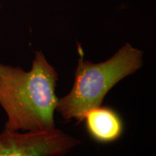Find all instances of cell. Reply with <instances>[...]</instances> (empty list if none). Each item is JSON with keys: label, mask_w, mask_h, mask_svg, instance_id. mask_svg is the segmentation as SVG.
Returning <instances> with one entry per match:
<instances>
[{"label": "cell", "mask_w": 156, "mask_h": 156, "mask_svg": "<svg viewBox=\"0 0 156 156\" xmlns=\"http://www.w3.org/2000/svg\"><path fill=\"white\" fill-rule=\"evenodd\" d=\"M58 77L41 51L35 53L29 71L0 63V106L7 118L5 129L30 132L56 128Z\"/></svg>", "instance_id": "1"}, {"label": "cell", "mask_w": 156, "mask_h": 156, "mask_svg": "<svg viewBox=\"0 0 156 156\" xmlns=\"http://www.w3.org/2000/svg\"><path fill=\"white\" fill-rule=\"evenodd\" d=\"M78 45L80 57L74 85L67 95L58 98L56 110L66 121L75 119L80 124L88 111L102 105L107 93L119 82L142 67L143 52L126 43L109 59L94 64L83 59V50Z\"/></svg>", "instance_id": "2"}, {"label": "cell", "mask_w": 156, "mask_h": 156, "mask_svg": "<svg viewBox=\"0 0 156 156\" xmlns=\"http://www.w3.org/2000/svg\"><path fill=\"white\" fill-rule=\"evenodd\" d=\"M80 143L62 130L12 132L0 134V156H62Z\"/></svg>", "instance_id": "3"}, {"label": "cell", "mask_w": 156, "mask_h": 156, "mask_svg": "<svg viewBox=\"0 0 156 156\" xmlns=\"http://www.w3.org/2000/svg\"><path fill=\"white\" fill-rule=\"evenodd\" d=\"M83 122L90 137L101 144L117 141L124 131L121 115L109 106L101 105L90 109L85 114Z\"/></svg>", "instance_id": "4"}, {"label": "cell", "mask_w": 156, "mask_h": 156, "mask_svg": "<svg viewBox=\"0 0 156 156\" xmlns=\"http://www.w3.org/2000/svg\"><path fill=\"white\" fill-rule=\"evenodd\" d=\"M0 8H1V6H0Z\"/></svg>", "instance_id": "5"}]
</instances>
